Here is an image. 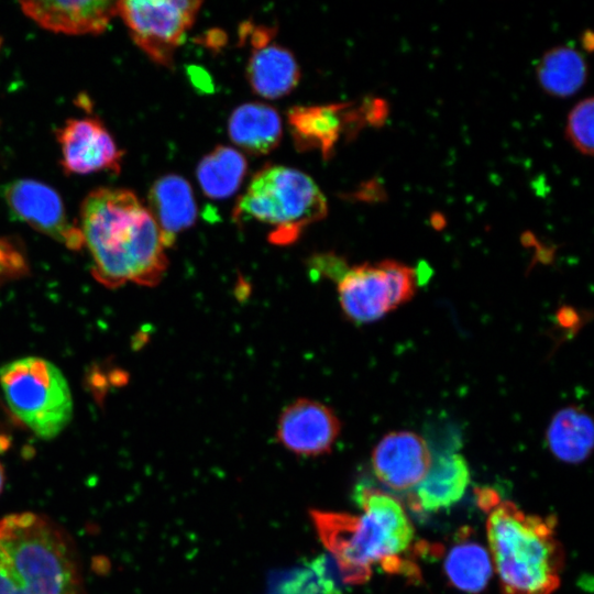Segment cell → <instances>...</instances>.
<instances>
[{
    "label": "cell",
    "mask_w": 594,
    "mask_h": 594,
    "mask_svg": "<svg viewBox=\"0 0 594 594\" xmlns=\"http://www.w3.org/2000/svg\"><path fill=\"white\" fill-rule=\"evenodd\" d=\"M95 277L108 287L154 286L167 268L165 245L151 212L125 188H97L80 206L78 226Z\"/></svg>",
    "instance_id": "cell-1"
},
{
    "label": "cell",
    "mask_w": 594,
    "mask_h": 594,
    "mask_svg": "<svg viewBox=\"0 0 594 594\" xmlns=\"http://www.w3.org/2000/svg\"><path fill=\"white\" fill-rule=\"evenodd\" d=\"M360 515L312 510L316 530L337 560L343 580L362 583L380 565L400 573L414 542V527L402 504L393 496L362 486L356 491Z\"/></svg>",
    "instance_id": "cell-2"
},
{
    "label": "cell",
    "mask_w": 594,
    "mask_h": 594,
    "mask_svg": "<svg viewBox=\"0 0 594 594\" xmlns=\"http://www.w3.org/2000/svg\"><path fill=\"white\" fill-rule=\"evenodd\" d=\"M493 570L503 594H552L560 585L563 554L556 520L530 515L495 492L481 491Z\"/></svg>",
    "instance_id": "cell-3"
},
{
    "label": "cell",
    "mask_w": 594,
    "mask_h": 594,
    "mask_svg": "<svg viewBox=\"0 0 594 594\" xmlns=\"http://www.w3.org/2000/svg\"><path fill=\"white\" fill-rule=\"evenodd\" d=\"M0 594H86L74 540L46 516L0 519Z\"/></svg>",
    "instance_id": "cell-4"
},
{
    "label": "cell",
    "mask_w": 594,
    "mask_h": 594,
    "mask_svg": "<svg viewBox=\"0 0 594 594\" xmlns=\"http://www.w3.org/2000/svg\"><path fill=\"white\" fill-rule=\"evenodd\" d=\"M327 200L305 173L279 165L257 172L238 200L237 221L254 220L272 228L274 244L293 243L302 230L327 216Z\"/></svg>",
    "instance_id": "cell-5"
},
{
    "label": "cell",
    "mask_w": 594,
    "mask_h": 594,
    "mask_svg": "<svg viewBox=\"0 0 594 594\" xmlns=\"http://www.w3.org/2000/svg\"><path fill=\"white\" fill-rule=\"evenodd\" d=\"M0 388L13 415L35 436H58L73 417L67 380L51 361L25 356L0 367Z\"/></svg>",
    "instance_id": "cell-6"
},
{
    "label": "cell",
    "mask_w": 594,
    "mask_h": 594,
    "mask_svg": "<svg viewBox=\"0 0 594 594\" xmlns=\"http://www.w3.org/2000/svg\"><path fill=\"white\" fill-rule=\"evenodd\" d=\"M417 289V271L395 260L348 267L338 279L340 307L356 324L380 320L413 299Z\"/></svg>",
    "instance_id": "cell-7"
},
{
    "label": "cell",
    "mask_w": 594,
    "mask_h": 594,
    "mask_svg": "<svg viewBox=\"0 0 594 594\" xmlns=\"http://www.w3.org/2000/svg\"><path fill=\"white\" fill-rule=\"evenodd\" d=\"M200 6L196 0H124L117 1V14L154 63L170 67Z\"/></svg>",
    "instance_id": "cell-8"
},
{
    "label": "cell",
    "mask_w": 594,
    "mask_h": 594,
    "mask_svg": "<svg viewBox=\"0 0 594 594\" xmlns=\"http://www.w3.org/2000/svg\"><path fill=\"white\" fill-rule=\"evenodd\" d=\"M4 198L13 213L33 229L70 249L84 245L79 227L70 222L61 196L51 186L30 178L16 179L4 188Z\"/></svg>",
    "instance_id": "cell-9"
},
{
    "label": "cell",
    "mask_w": 594,
    "mask_h": 594,
    "mask_svg": "<svg viewBox=\"0 0 594 594\" xmlns=\"http://www.w3.org/2000/svg\"><path fill=\"white\" fill-rule=\"evenodd\" d=\"M288 122L298 150H317L329 158L342 133L355 134L371 124L367 100L358 108L352 103L294 107Z\"/></svg>",
    "instance_id": "cell-10"
},
{
    "label": "cell",
    "mask_w": 594,
    "mask_h": 594,
    "mask_svg": "<svg viewBox=\"0 0 594 594\" xmlns=\"http://www.w3.org/2000/svg\"><path fill=\"white\" fill-rule=\"evenodd\" d=\"M56 134L62 152L61 165L66 174L120 172L123 151L98 118L69 119Z\"/></svg>",
    "instance_id": "cell-11"
},
{
    "label": "cell",
    "mask_w": 594,
    "mask_h": 594,
    "mask_svg": "<svg viewBox=\"0 0 594 594\" xmlns=\"http://www.w3.org/2000/svg\"><path fill=\"white\" fill-rule=\"evenodd\" d=\"M341 430L336 413L324 404L298 398L286 406L277 421L276 438L287 450L305 457L330 452Z\"/></svg>",
    "instance_id": "cell-12"
},
{
    "label": "cell",
    "mask_w": 594,
    "mask_h": 594,
    "mask_svg": "<svg viewBox=\"0 0 594 594\" xmlns=\"http://www.w3.org/2000/svg\"><path fill=\"white\" fill-rule=\"evenodd\" d=\"M430 448L409 430L386 433L374 447L371 461L377 480L393 491H413L432 463Z\"/></svg>",
    "instance_id": "cell-13"
},
{
    "label": "cell",
    "mask_w": 594,
    "mask_h": 594,
    "mask_svg": "<svg viewBox=\"0 0 594 594\" xmlns=\"http://www.w3.org/2000/svg\"><path fill=\"white\" fill-rule=\"evenodd\" d=\"M242 35L252 45L246 65L252 90L266 99L282 98L293 91L300 78L293 53L272 42L273 33L267 26L245 25Z\"/></svg>",
    "instance_id": "cell-14"
},
{
    "label": "cell",
    "mask_w": 594,
    "mask_h": 594,
    "mask_svg": "<svg viewBox=\"0 0 594 594\" xmlns=\"http://www.w3.org/2000/svg\"><path fill=\"white\" fill-rule=\"evenodd\" d=\"M21 9L42 28L66 34H99L117 15V2L102 0L24 1Z\"/></svg>",
    "instance_id": "cell-15"
},
{
    "label": "cell",
    "mask_w": 594,
    "mask_h": 594,
    "mask_svg": "<svg viewBox=\"0 0 594 594\" xmlns=\"http://www.w3.org/2000/svg\"><path fill=\"white\" fill-rule=\"evenodd\" d=\"M148 211L154 218L165 248L189 229L197 218V205L189 183L169 174L154 182L148 194Z\"/></svg>",
    "instance_id": "cell-16"
},
{
    "label": "cell",
    "mask_w": 594,
    "mask_h": 594,
    "mask_svg": "<svg viewBox=\"0 0 594 594\" xmlns=\"http://www.w3.org/2000/svg\"><path fill=\"white\" fill-rule=\"evenodd\" d=\"M470 484V470L464 457L457 452L432 459L424 480L413 490L414 506L424 512H438L458 503Z\"/></svg>",
    "instance_id": "cell-17"
},
{
    "label": "cell",
    "mask_w": 594,
    "mask_h": 594,
    "mask_svg": "<svg viewBox=\"0 0 594 594\" xmlns=\"http://www.w3.org/2000/svg\"><path fill=\"white\" fill-rule=\"evenodd\" d=\"M228 133L241 148L253 154H267L282 139V120L273 107L249 102L233 110L228 121Z\"/></svg>",
    "instance_id": "cell-18"
},
{
    "label": "cell",
    "mask_w": 594,
    "mask_h": 594,
    "mask_svg": "<svg viewBox=\"0 0 594 594\" xmlns=\"http://www.w3.org/2000/svg\"><path fill=\"white\" fill-rule=\"evenodd\" d=\"M546 442L552 455L560 461L570 464L581 463L593 450V420L581 407L561 408L550 420Z\"/></svg>",
    "instance_id": "cell-19"
},
{
    "label": "cell",
    "mask_w": 594,
    "mask_h": 594,
    "mask_svg": "<svg viewBox=\"0 0 594 594\" xmlns=\"http://www.w3.org/2000/svg\"><path fill=\"white\" fill-rule=\"evenodd\" d=\"M536 74L540 87L548 95L566 98L576 94L585 84L587 64L574 47L559 45L542 55Z\"/></svg>",
    "instance_id": "cell-20"
},
{
    "label": "cell",
    "mask_w": 594,
    "mask_h": 594,
    "mask_svg": "<svg viewBox=\"0 0 594 594\" xmlns=\"http://www.w3.org/2000/svg\"><path fill=\"white\" fill-rule=\"evenodd\" d=\"M246 169V161L239 151L220 145L199 162L197 178L206 196L224 199L239 189Z\"/></svg>",
    "instance_id": "cell-21"
},
{
    "label": "cell",
    "mask_w": 594,
    "mask_h": 594,
    "mask_svg": "<svg viewBox=\"0 0 594 594\" xmlns=\"http://www.w3.org/2000/svg\"><path fill=\"white\" fill-rule=\"evenodd\" d=\"M444 571L454 587L466 593L483 591L493 572L488 551L474 541L455 544L444 560Z\"/></svg>",
    "instance_id": "cell-22"
},
{
    "label": "cell",
    "mask_w": 594,
    "mask_h": 594,
    "mask_svg": "<svg viewBox=\"0 0 594 594\" xmlns=\"http://www.w3.org/2000/svg\"><path fill=\"white\" fill-rule=\"evenodd\" d=\"M593 98L580 100L569 112L566 136L571 144L583 155H593Z\"/></svg>",
    "instance_id": "cell-23"
},
{
    "label": "cell",
    "mask_w": 594,
    "mask_h": 594,
    "mask_svg": "<svg viewBox=\"0 0 594 594\" xmlns=\"http://www.w3.org/2000/svg\"><path fill=\"white\" fill-rule=\"evenodd\" d=\"M582 44L585 50L592 51L593 48V34L587 31L582 37Z\"/></svg>",
    "instance_id": "cell-24"
},
{
    "label": "cell",
    "mask_w": 594,
    "mask_h": 594,
    "mask_svg": "<svg viewBox=\"0 0 594 594\" xmlns=\"http://www.w3.org/2000/svg\"><path fill=\"white\" fill-rule=\"evenodd\" d=\"M4 482H6L4 470H3L2 464L0 463V494L3 491Z\"/></svg>",
    "instance_id": "cell-25"
}]
</instances>
